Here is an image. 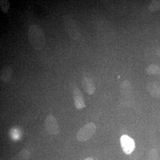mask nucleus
<instances>
[{
	"mask_svg": "<svg viewBox=\"0 0 160 160\" xmlns=\"http://www.w3.org/2000/svg\"><path fill=\"white\" fill-rule=\"evenodd\" d=\"M28 38L32 48L41 50L45 47L46 38L42 29L36 25H32L28 29Z\"/></svg>",
	"mask_w": 160,
	"mask_h": 160,
	"instance_id": "nucleus-1",
	"label": "nucleus"
},
{
	"mask_svg": "<svg viewBox=\"0 0 160 160\" xmlns=\"http://www.w3.org/2000/svg\"><path fill=\"white\" fill-rule=\"evenodd\" d=\"M63 22L69 37L73 40L78 39L80 36V31L75 21L69 15H65L63 17Z\"/></svg>",
	"mask_w": 160,
	"mask_h": 160,
	"instance_id": "nucleus-2",
	"label": "nucleus"
},
{
	"mask_svg": "<svg viewBox=\"0 0 160 160\" xmlns=\"http://www.w3.org/2000/svg\"><path fill=\"white\" fill-rule=\"evenodd\" d=\"M96 125L94 123H87L78 131L77 139L80 142H84L90 139L96 130Z\"/></svg>",
	"mask_w": 160,
	"mask_h": 160,
	"instance_id": "nucleus-3",
	"label": "nucleus"
},
{
	"mask_svg": "<svg viewBox=\"0 0 160 160\" xmlns=\"http://www.w3.org/2000/svg\"><path fill=\"white\" fill-rule=\"evenodd\" d=\"M45 126L50 134L56 135L59 133V128L56 118L54 116L49 114L46 118Z\"/></svg>",
	"mask_w": 160,
	"mask_h": 160,
	"instance_id": "nucleus-4",
	"label": "nucleus"
},
{
	"mask_svg": "<svg viewBox=\"0 0 160 160\" xmlns=\"http://www.w3.org/2000/svg\"><path fill=\"white\" fill-rule=\"evenodd\" d=\"M121 144L123 151L126 154H129L135 148L134 141L127 135H123L121 138Z\"/></svg>",
	"mask_w": 160,
	"mask_h": 160,
	"instance_id": "nucleus-5",
	"label": "nucleus"
},
{
	"mask_svg": "<svg viewBox=\"0 0 160 160\" xmlns=\"http://www.w3.org/2000/svg\"><path fill=\"white\" fill-rule=\"evenodd\" d=\"M73 98L77 109H82L85 108L86 105L82 93L78 88H75L73 89Z\"/></svg>",
	"mask_w": 160,
	"mask_h": 160,
	"instance_id": "nucleus-6",
	"label": "nucleus"
},
{
	"mask_svg": "<svg viewBox=\"0 0 160 160\" xmlns=\"http://www.w3.org/2000/svg\"><path fill=\"white\" fill-rule=\"evenodd\" d=\"M13 75V69L10 66H5L0 72V79L4 83H8L11 81Z\"/></svg>",
	"mask_w": 160,
	"mask_h": 160,
	"instance_id": "nucleus-7",
	"label": "nucleus"
},
{
	"mask_svg": "<svg viewBox=\"0 0 160 160\" xmlns=\"http://www.w3.org/2000/svg\"><path fill=\"white\" fill-rule=\"evenodd\" d=\"M82 85L85 92L89 95H92L95 90V86L90 78H85L82 80Z\"/></svg>",
	"mask_w": 160,
	"mask_h": 160,
	"instance_id": "nucleus-8",
	"label": "nucleus"
},
{
	"mask_svg": "<svg viewBox=\"0 0 160 160\" xmlns=\"http://www.w3.org/2000/svg\"><path fill=\"white\" fill-rule=\"evenodd\" d=\"M147 89L149 94L155 98L160 97V85L157 82H150L147 84Z\"/></svg>",
	"mask_w": 160,
	"mask_h": 160,
	"instance_id": "nucleus-9",
	"label": "nucleus"
},
{
	"mask_svg": "<svg viewBox=\"0 0 160 160\" xmlns=\"http://www.w3.org/2000/svg\"><path fill=\"white\" fill-rule=\"evenodd\" d=\"M121 92L125 95H127L128 94L131 93L132 91L131 83L128 81H125L123 82L121 86Z\"/></svg>",
	"mask_w": 160,
	"mask_h": 160,
	"instance_id": "nucleus-10",
	"label": "nucleus"
},
{
	"mask_svg": "<svg viewBox=\"0 0 160 160\" xmlns=\"http://www.w3.org/2000/svg\"><path fill=\"white\" fill-rule=\"evenodd\" d=\"M147 73L149 75H160V66L155 65H150L146 69Z\"/></svg>",
	"mask_w": 160,
	"mask_h": 160,
	"instance_id": "nucleus-11",
	"label": "nucleus"
},
{
	"mask_svg": "<svg viewBox=\"0 0 160 160\" xmlns=\"http://www.w3.org/2000/svg\"><path fill=\"white\" fill-rule=\"evenodd\" d=\"M149 11L154 12L160 9V1H152L149 6Z\"/></svg>",
	"mask_w": 160,
	"mask_h": 160,
	"instance_id": "nucleus-12",
	"label": "nucleus"
},
{
	"mask_svg": "<svg viewBox=\"0 0 160 160\" xmlns=\"http://www.w3.org/2000/svg\"><path fill=\"white\" fill-rule=\"evenodd\" d=\"M0 7L2 11L4 13H7L9 9V2L7 0H1Z\"/></svg>",
	"mask_w": 160,
	"mask_h": 160,
	"instance_id": "nucleus-13",
	"label": "nucleus"
},
{
	"mask_svg": "<svg viewBox=\"0 0 160 160\" xmlns=\"http://www.w3.org/2000/svg\"><path fill=\"white\" fill-rule=\"evenodd\" d=\"M158 158V152L156 149H152L149 154V160H157Z\"/></svg>",
	"mask_w": 160,
	"mask_h": 160,
	"instance_id": "nucleus-14",
	"label": "nucleus"
},
{
	"mask_svg": "<svg viewBox=\"0 0 160 160\" xmlns=\"http://www.w3.org/2000/svg\"><path fill=\"white\" fill-rule=\"evenodd\" d=\"M94 160L92 158H87L85 159V160Z\"/></svg>",
	"mask_w": 160,
	"mask_h": 160,
	"instance_id": "nucleus-15",
	"label": "nucleus"
}]
</instances>
